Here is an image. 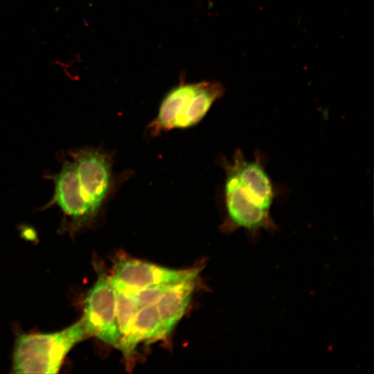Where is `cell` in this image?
<instances>
[{"label":"cell","mask_w":374,"mask_h":374,"mask_svg":"<svg viewBox=\"0 0 374 374\" xmlns=\"http://www.w3.org/2000/svg\"><path fill=\"white\" fill-rule=\"evenodd\" d=\"M265 159L258 151L254 159L249 161L238 149L231 161L222 158L220 162L225 172L223 229L231 232L243 229L253 242L258 240L262 230H278L270 211L279 190L266 171Z\"/></svg>","instance_id":"cell-1"},{"label":"cell","mask_w":374,"mask_h":374,"mask_svg":"<svg viewBox=\"0 0 374 374\" xmlns=\"http://www.w3.org/2000/svg\"><path fill=\"white\" fill-rule=\"evenodd\" d=\"M88 336L82 318L58 332L20 335L15 344L13 372L57 373L71 348Z\"/></svg>","instance_id":"cell-2"},{"label":"cell","mask_w":374,"mask_h":374,"mask_svg":"<svg viewBox=\"0 0 374 374\" xmlns=\"http://www.w3.org/2000/svg\"><path fill=\"white\" fill-rule=\"evenodd\" d=\"M85 201L98 215L114 191L112 159L107 152L94 147L68 152Z\"/></svg>","instance_id":"cell-3"},{"label":"cell","mask_w":374,"mask_h":374,"mask_svg":"<svg viewBox=\"0 0 374 374\" xmlns=\"http://www.w3.org/2000/svg\"><path fill=\"white\" fill-rule=\"evenodd\" d=\"M82 319L89 336L118 348L121 335L116 314V295L109 276L99 270L97 279L87 293Z\"/></svg>","instance_id":"cell-4"},{"label":"cell","mask_w":374,"mask_h":374,"mask_svg":"<svg viewBox=\"0 0 374 374\" xmlns=\"http://www.w3.org/2000/svg\"><path fill=\"white\" fill-rule=\"evenodd\" d=\"M62 164L58 172H47L45 177L53 181V194L44 206L48 208L57 206L69 220V226L80 229L93 222L98 216L84 199L75 169L71 160L62 154L59 157Z\"/></svg>","instance_id":"cell-5"},{"label":"cell","mask_w":374,"mask_h":374,"mask_svg":"<svg viewBox=\"0 0 374 374\" xmlns=\"http://www.w3.org/2000/svg\"><path fill=\"white\" fill-rule=\"evenodd\" d=\"M202 269V267L183 269H170L125 256H119L114 260L112 276L127 285L146 287L175 285L197 278Z\"/></svg>","instance_id":"cell-6"},{"label":"cell","mask_w":374,"mask_h":374,"mask_svg":"<svg viewBox=\"0 0 374 374\" xmlns=\"http://www.w3.org/2000/svg\"><path fill=\"white\" fill-rule=\"evenodd\" d=\"M165 338L156 305L149 304L139 309L122 335L118 349L130 368L136 348L141 342Z\"/></svg>","instance_id":"cell-7"},{"label":"cell","mask_w":374,"mask_h":374,"mask_svg":"<svg viewBox=\"0 0 374 374\" xmlns=\"http://www.w3.org/2000/svg\"><path fill=\"white\" fill-rule=\"evenodd\" d=\"M199 84V82L179 84L170 90L162 100L157 115L147 126V136L154 138L175 129V123L185 112Z\"/></svg>","instance_id":"cell-8"},{"label":"cell","mask_w":374,"mask_h":374,"mask_svg":"<svg viewBox=\"0 0 374 374\" xmlns=\"http://www.w3.org/2000/svg\"><path fill=\"white\" fill-rule=\"evenodd\" d=\"M196 280L193 278L175 284L156 302L166 337L184 315L190 303Z\"/></svg>","instance_id":"cell-9"},{"label":"cell","mask_w":374,"mask_h":374,"mask_svg":"<svg viewBox=\"0 0 374 374\" xmlns=\"http://www.w3.org/2000/svg\"><path fill=\"white\" fill-rule=\"evenodd\" d=\"M224 92V87L218 82H200L187 108L175 123V129H186L197 125Z\"/></svg>","instance_id":"cell-10"},{"label":"cell","mask_w":374,"mask_h":374,"mask_svg":"<svg viewBox=\"0 0 374 374\" xmlns=\"http://www.w3.org/2000/svg\"><path fill=\"white\" fill-rule=\"evenodd\" d=\"M109 280L115 290L117 325L122 337L140 307L116 278L111 275Z\"/></svg>","instance_id":"cell-11"},{"label":"cell","mask_w":374,"mask_h":374,"mask_svg":"<svg viewBox=\"0 0 374 374\" xmlns=\"http://www.w3.org/2000/svg\"><path fill=\"white\" fill-rule=\"evenodd\" d=\"M118 280L124 290H125L136 301L140 308L146 305L156 303L163 293L174 285H163L146 287H136L127 285L121 280Z\"/></svg>","instance_id":"cell-12"}]
</instances>
